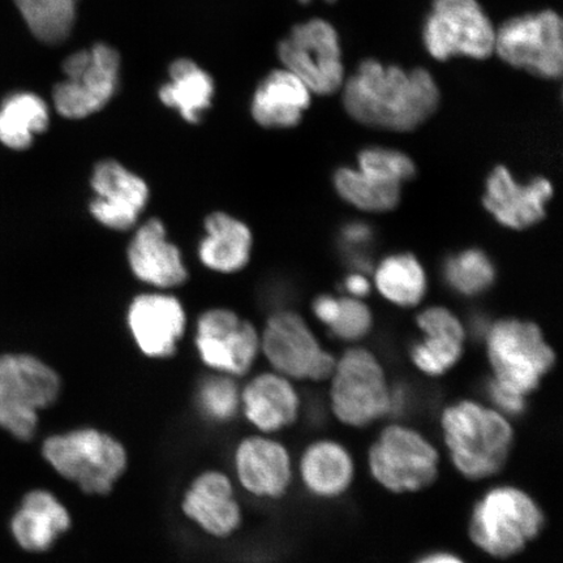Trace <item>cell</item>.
<instances>
[{
    "label": "cell",
    "mask_w": 563,
    "mask_h": 563,
    "mask_svg": "<svg viewBox=\"0 0 563 563\" xmlns=\"http://www.w3.org/2000/svg\"><path fill=\"white\" fill-rule=\"evenodd\" d=\"M195 349L211 372L231 377L249 375L262 354L260 332L229 308H210L196 322Z\"/></svg>",
    "instance_id": "cell-13"
},
{
    "label": "cell",
    "mask_w": 563,
    "mask_h": 563,
    "mask_svg": "<svg viewBox=\"0 0 563 563\" xmlns=\"http://www.w3.org/2000/svg\"><path fill=\"white\" fill-rule=\"evenodd\" d=\"M330 412L342 426L364 429L394 413V387L372 351L351 347L335 361L329 379Z\"/></svg>",
    "instance_id": "cell-5"
},
{
    "label": "cell",
    "mask_w": 563,
    "mask_h": 563,
    "mask_svg": "<svg viewBox=\"0 0 563 563\" xmlns=\"http://www.w3.org/2000/svg\"><path fill=\"white\" fill-rule=\"evenodd\" d=\"M344 290H346L352 298H364L371 292V284L365 278L362 272L352 273L344 279Z\"/></svg>",
    "instance_id": "cell-39"
},
{
    "label": "cell",
    "mask_w": 563,
    "mask_h": 563,
    "mask_svg": "<svg viewBox=\"0 0 563 563\" xmlns=\"http://www.w3.org/2000/svg\"><path fill=\"white\" fill-rule=\"evenodd\" d=\"M415 563H466V561L453 552L435 551L421 555Z\"/></svg>",
    "instance_id": "cell-40"
},
{
    "label": "cell",
    "mask_w": 563,
    "mask_h": 563,
    "mask_svg": "<svg viewBox=\"0 0 563 563\" xmlns=\"http://www.w3.org/2000/svg\"><path fill=\"white\" fill-rule=\"evenodd\" d=\"M295 473L309 496L334 501L346 496L356 478L354 455L334 439L314 440L302 450Z\"/></svg>",
    "instance_id": "cell-22"
},
{
    "label": "cell",
    "mask_w": 563,
    "mask_h": 563,
    "mask_svg": "<svg viewBox=\"0 0 563 563\" xmlns=\"http://www.w3.org/2000/svg\"><path fill=\"white\" fill-rule=\"evenodd\" d=\"M62 387L59 373L38 357L0 356V412L40 417L59 399Z\"/></svg>",
    "instance_id": "cell-18"
},
{
    "label": "cell",
    "mask_w": 563,
    "mask_h": 563,
    "mask_svg": "<svg viewBox=\"0 0 563 563\" xmlns=\"http://www.w3.org/2000/svg\"><path fill=\"white\" fill-rule=\"evenodd\" d=\"M357 164L358 170L398 185L417 175V166L407 154L382 146L365 147L358 153Z\"/></svg>",
    "instance_id": "cell-34"
},
{
    "label": "cell",
    "mask_w": 563,
    "mask_h": 563,
    "mask_svg": "<svg viewBox=\"0 0 563 563\" xmlns=\"http://www.w3.org/2000/svg\"><path fill=\"white\" fill-rule=\"evenodd\" d=\"M234 471L241 487L265 501L284 498L297 477L290 450L284 442L264 433L249 435L238 443Z\"/></svg>",
    "instance_id": "cell-16"
},
{
    "label": "cell",
    "mask_w": 563,
    "mask_h": 563,
    "mask_svg": "<svg viewBox=\"0 0 563 563\" xmlns=\"http://www.w3.org/2000/svg\"><path fill=\"white\" fill-rule=\"evenodd\" d=\"M485 393L489 399V404L497 411L505 415L509 419L522 417L528 407V398L516 390L509 389L489 377L485 384Z\"/></svg>",
    "instance_id": "cell-36"
},
{
    "label": "cell",
    "mask_w": 563,
    "mask_h": 563,
    "mask_svg": "<svg viewBox=\"0 0 563 563\" xmlns=\"http://www.w3.org/2000/svg\"><path fill=\"white\" fill-rule=\"evenodd\" d=\"M126 262L135 278L159 291L173 290L188 279L181 251L168 238L159 218H150L135 230L126 249Z\"/></svg>",
    "instance_id": "cell-20"
},
{
    "label": "cell",
    "mask_w": 563,
    "mask_h": 563,
    "mask_svg": "<svg viewBox=\"0 0 563 563\" xmlns=\"http://www.w3.org/2000/svg\"><path fill=\"white\" fill-rule=\"evenodd\" d=\"M316 319L319 320L328 329L333 325L338 312H340V299L332 295H321L312 305Z\"/></svg>",
    "instance_id": "cell-38"
},
{
    "label": "cell",
    "mask_w": 563,
    "mask_h": 563,
    "mask_svg": "<svg viewBox=\"0 0 563 563\" xmlns=\"http://www.w3.org/2000/svg\"><path fill=\"white\" fill-rule=\"evenodd\" d=\"M89 213L112 231L136 228L151 199V189L140 175L117 159L97 162L90 175Z\"/></svg>",
    "instance_id": "cell-14"
},
{
    "label": "cell",
    "mask_w": 563,
    "mask_h": 563,
    "mask_svg": "<svg viewBox=\"0 0 563 563\" xmlns=\"http://www.w3.org/2000/svg\"><path fill=\"white\" fill-rule=\"evenodd\" d=\"M180 509L189 522L213 539H229L243 525L234 483L220 470H206L183 493Z\"/></svg>",
    "instance_id": "cell-17"
},
{
    "label": "cell",
    "mask_w": 563,
    "mask_h": 563,
    "mask_svg": "<svg viewBox=\"0 0 563 563\" xmlns=\"http://www.w3.org/2000/svg\"><path fill=\"white\" fill-rule=\"evenodd\" d=\"M495 54L517 69L560 79L563 73V21L553 10L510 18L496 30Z\"/></svg>",
    "instance_id": "cell-9"
},
{
    "label": "cell",
    "mask_w": 563,
    "mask_h": 563,
    "mask_svg": "<svg viewBox=\"0 0 563 563\" xmlns=\"http://www.w3.org/2000/svg\"><path fill=\"white\" fill-rule=\"evenodd\" d=\"M342 89L344 110L354 121L394 132L417 130L441 101L438 82L426 68L385 66L377 59L363 60Z\"/></svg>",
    "instance_id": "cell-1"
},
{
    "label": "cell",
    "mask_w": 563,
    "mask_h": 563,
    "mask_svg": "<svg viewBox=\"0 0 563 563\" xmlns=\"http://www.w3.org/2000/svg\"><path fill=\"white\" fill-rule=\"evenodd\" d=\"M496 27L477 0H432L422 44L433 59L485 60L495 54Z\"/></svg>",
    "instance_id": "cell-8"
},
{
    "label": "cell",
    "mask_w": 563,
    "mask_h": 563,
    "mask_svg": "<svg viewBox=\"0 0 563 563\" xmlns=\"http://www.w3.org/2000/svg\"><path fill=\"white\" fill-rule=\"evenodd\" d=\"M278 56L284 68L314 95L332 96L346 80L340 34L327 20L311 19L295 25L279 42Z\"/></svg>",
    "instance_id": "cell-12"
},
{
    "label": "cell",
    "mask_w": 563,
    "mask_h": 563,
    "mask_svg": "<svg viewBox=\"0 0 563 563\" xmlns=\"http://www.w3.org/2000/svg\"><path fill=\"white\" fill-rule=\"evenodd\" d=\"M73 527L67 506L53 492L34 489L23 498L11 519V532L20 548L45 553Z\"/></svg>",
    "instance_id": "cell-24"
},
{
    "label": "cell",
    "mask_w": 563,
    "mask_h": 563,
    "mask_svg": "<svg viewBox=\"0 0 563 563\" xmlns=\"http://www.w3.org/2000/svg\"><path fill=\"white\" fill-rule=\"evenodd\" d=\"M369 475L394 495L426 490L438 482L441 454L419 429L393 421L373 440L367 453Z\"/></svg>",
    "instance_id": "cell-6"
},
{
    "label": "cell",
    "mask_w": 563,
    "mask_h": 563,
    "mask_svg": "<svg viewBox=\"0 0 563 563\" xmlns=\"http://www.w3.org/2000/svg\"><path fill=\"white\" fill-rule=\"evenodd\" d=\"M126 328L141 354L166 361L176 354L186 334V309L166 291L140 294L126 309Z\"/></svg>",
    "instance_id": "cell-15"
},
{
    "label": "cell",
    "mask_w": 563,
    "mask_h": 563,
    "mask_svg": "<svg viewBox=\"0 0 563 563\" xmlns=\"http://www.w3.org/2000/svg\"><path fill=\"white\" fill-rule=\"evenodd\" d=\"M312 102V91L286 68L273 70L252 97L253 121L267 130H288L300 124Z\"/></svg>",
    "instance_id": "cell-25"
},
{
    "label": "cell",
    "mask_w": 563,
    "mask_h": 563,
    "mask_svg": "<svg viewBox=\"0 0 563 563\" xmlns=\"http://www.w3.org/2000/svg\"><path fill=\"white\" fill-rule=\"evenodd\" d=\"M553 194V185L544 176L520 185L508 168L497 166L485 183L483 206L501 227L526 230L544 220Z\"/></svg>",
    "instance_id": "cell-19"
},
{
    "label": "cell",
    "mask_w": 563,
    "mask_h": 563,
    "mask_svg": "<svg viewBox=\"0 0 563 563\" xmlns=\"http://www.w3.org/2000/svg\"><path fill=\"white\" fill-rule=\"evenodd\" d=\"M372 327L373 316L367 305L361 299L347 297L340 299V312L329 332L338 341L355 343L364 340Z\"/></svg>",
    "instance_id": "cell-35"
},
{
    "label": "cell",
    "mask_w": 563,
    "mask_h": 563,
    "mask_svg": "<svg viewBox=\"0 0 563 563\" xmlns=\"http://www.w3.org/2000/svg\"><path fill=\"white\" fill-rule=\"evenodd\" d=\"M422 338L410 349V361L421 375L442 377L460 364L466 329L449 309L432 307L418 316Z\"/></svg>",
    "instance_id": "cell-23"
},
{
    "label": "cell",
    "mask_w": 563,
    "mask_h": 563,
    "mask_svg": "<svg viewBox=\"0 0 563 563\" xmlns=\"http://www.w3.org/2000/svg\"><path fill=\"white\" fill-rule=\"evenodd\" d=\"M262 354L272 371L294 383L328 382L336 357L323 349L305 319L297 312L279 311L267 319L263 332Z\"/></svg>",
    "instance_id": "cell-11"
},
{
    "label": "cell",
    "mask_w": 563,
    "mask_h": 563,
    "mask_svg": "<svg viewBox=\"0 0 563 563\" xmlns=\"http://www.w3.org/2000/svg\"><path fill=\"white\" fill-rule=\"evenodd\" d=\"M301 411L297 385L277 372L258 373L241 389V412L258 433L286 431L297 424Z\"/></svg>",
    "instance_id": "cell-21"
},
{
    "label": "cell",
    "mask_w": 563,
    "mask_h": 563,
    "mask_svg": "<svg viewBox=\"0 0 563 563\" xmlns=\"http://www.w3.org/2000/svg\"><path fill=\"white\" fill-rule=\"evenodd\" d=\"M443 279L453 291L463 297H477L488 291L496 280V267L487 253L470 249L446 258L442 266Z\"/></svg>",
    "instance_id": "cell-33"
},
{
    "label": "cell",
    "mask_w": 563,
    "mask_h": 563,
    "mask_svg": "<svg viewBox=\"0 0 563 563\" xmlns=\"http://www.w3.org/2000/svg\"><path fill=\"white\" fill-rule=\"evenodd\" d=\"M34 37L44 44L66 41L76 19V0H13Z\"/></svg>",
    "instance_id": "cell-31"
},
{
    "label": "cell",
    "mask_w": 563,
    "mask_h": 563,
    "mask_svg": "<svg viewBox=\"0 0 563 563\" xmlns=\"http://www.w3.org/2000/svg\"><path fill=\"white\" fill-rule=\"evenodd\" d=\"M63 70L66 79L53 90L54 108L60 117L80 121L100 112L114 98L121 58L115 48L98 44L68 56Z\"/></svg>",
    "instance_id": "cell-10"
},
{
    "label": "cell",
    "mask_w": 563,
    "mask_h": 563,
    "mask_svg": "<svg viewBox=\"0 0 563 563\" xmlns=\"http://www.w3.org/2000/svg\"><path fill=\"white\" fill-rule=\"evenodd\" d=\"M51 125V109L37 95L18 91L0 104V143L12 151H25L35 136Z\"/></svg>",
    "instance_id": "cell-28"
},
{
    "label": "cell",
    "mask_w": 563,
    "mask_h": 563,
    "mask_svg": "<svg viewBox=\"0 0 563 563\" xmlns=\"http://www.w3.org/2000/svg\"><path fill=\"white\" fill-rule=\"evenodd\" d=\"M490 378L530 398L555 365V352L532 321L503 319L485 333Z\"/></svg>",
    "instance_id": "cell-7"
},
{
    "label": "cell",
    "mask_w": 563,
    "mask_h": 563,
    "mask_svg": "<svg viewBox=\"0 0 563 563\" xmlns=\"http://www.w3.org/2000/svg\"><path fill=\"white\" fill-rule=\"evenodd\" d=\"M299 2L301 4H308V3H311V0H299ZM325 2H328V3H335L336 0H325Z\"/></svg>",
    "instance_id": "cell-41"
},
{
    "label": "cell",
    "mask_w": 563,
    "mask_h": 563,
    "mask_svg": "<svg viewBox=\"0 0 563 563\" xmlns=\"http://www.w3.org/2000/svg\"><path fill=\"white\" fill-rule=\"evenodd\" d=\"M42 455L56 474L89 496L104 497L129 468V452L115 435L96 427H79L47 438Z\"/></svg>",
    "instance_id": "cell-4"
},
{
    "label": "cell",
    "mask_w": 563,
    "mask_h": 563,
    "mask_svg": "<svg viewBox=\"0 0 563 563\" xmlns=\"http://www.w3.org/2000/svg\"><path fill=\"white\" fill-rule=\"evenodd\" d=\"M194 402L202 420L211 426H228L241 412V387L235 377L213 372L197 383Z\"/></svg>",
    "instance_id": "cell-32"
},
{
    "label": "cell",
    "mask_w": 563,
    "mask_h": 563,
    "mask_svg": "<svg viewBox=\"0 0 563 563\" xmlns=\"http://www.w3.org/2000/svg\"><path fill=\"white\" fill-rule=\"evenodd\" d=\"M373 231L368 224L354 222L347 224L342 231L343 249L347 251L350 262L354 264L356 269L365 271L369 264V258L364 256V249L367 250L372 242Z\"/></svg>",
    "instance_id": "cell-37"
},
{
    "label": "cell",
    "mask_w": 563,
    "mask_h": 563,
    "mask_svg": "<svg viewBox=\"0 0 563 563\" xmlns=\"http://www.w3.org/2000/svg\"><path fill=\"white\" fill-rule=\"evenodd\" d=\"M168 76L170 79L158 90L159 101L178 112L183 121L200 124L213 103V79L189 59L174 62Z\"/></svg>",
    "instance_id": "cell-27"
},
{
    "label": "cell",
    "mask_w": 563,
    "mask_h": 563,
    "mask_svg": "<svg viewBox=\"0 0 563 563\" xmlns=\"http://www.w3.org/2000/svg\"><path fill=\"white\" fill-rule=\"evenodd\" d=\"M547 517L527 490L498 484L484 492L471 510L468 538L478 551L495 560L523 553L544 531Z\"/></svg>",
    "instance_id": "cell-3"
},
{
    "label": "cell",
    "mask_w": 563,
    "mask_h": 563,
    "mask_svg": "<svg viewBox=\"0 0 563 563\" xmlns=\"http://www.w3.org/2000/svg\"><path fill=\"white\" fill-rule=\"evenodd\" d=\"M440 431L450 462L470 482L501 474L516 443L511 419L481 400L463 398L442 408Z\"/></svg>",
    "instance_id": "cell-2"
},
{
    "label": "cell",
    "mask_w": 563,
    "mask_h": 563,
    "mask_svg": "<svg viewBox=\"0 0 563 563\" xmlns=\"http://www.w3.org/2000/svg\"><path fill=\"white\" fill-rule=\"evenodd\" d=\"M252 250V231L239 218L214 211L203 221L197 255L207 269L221 274L241 272L250 264Z\"/></svg>",
    "instance_id": "cell-26"
},
{
    "label": "cell",
    "mask_w": 563,
    "mask_h": 563,
    "mask_svg": "<svg viewBox=\"0 0 563 563\" xmlns=\"http://www.w3.org/2000/svg\"><path fill=\"white\" fill-rule=\"evenodd\" d=\"M376 286L393 305L418 306L427 292V276L419 260L410 253L386 257L376 271Z\"/></svg>",
    "instance_id": "cell-29"
},
{
    "label": "cell",
    "mask_w": 563,
    "mask_h": 563,
    "mask_svg": "<svg viewBox=\"0 0 563 563\" xmlns=\"http://www.w3.org/2000/svg\"><path fill=\"white\" fill-rule=\"evenodd\" d=\"M334 186L344 201L372 213H385L397 208L400 201L398 183L382 180L350 167L338 168Z\"/></svg>",
    "instance_id": "cell-30"
}]
</instances>
